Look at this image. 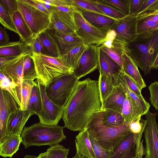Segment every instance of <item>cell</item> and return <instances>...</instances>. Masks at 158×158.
<instances>
[{
	"mask_svg": "<svg viewBox=\"0 0 158 158\" xmlns=\"http://www.w3.org/2000/svg\"><path fill=\"white\" fill-rule=\"evenodd\" d=\"M101 107L98 81L89 78L79 81L64 108V127L74 131L84 129Z\"/></svg>",
	"mask_w": 158,
	"mask_h": 158,
	"instance_id": "1",
	"label": "cell"
},
{
	"mask_svg": "<svg viewBox=\"0 0 158 158\" xmlns=\"http://www.w3.org/2000/svg\"><path fill=\"white\" fill-rule=\"evenodd\" d=\"M104 110L94 113L86 128L89 134L104 149L113 151L131 133L126 123L118 126L106 125L102 122Z\"/></svg>",
	"mask_w": 158,
	"mask_h": 158,
	"instance_id": "2",
	"label": "cell"
},
{
	"mask_svg": "<svg viewBox=\"0 0 158 158\" xmlns=\"http://www.w3.org/2000/svg\"><path fill=\"white\" fill-rule=\"evenodd\" d=\"M64 127L58 125H45L40 123L24 127L21 136V143L25 148L30 146L58 144L66 139L63 129Z\"/></svg>",
	"mask_w": 158,
	"mask_h": 158,
	"instance_id": "3",
	"label": "cell"
},
{
	"mask_svg": "<svg viewBox=\"0 0 158 158\" xmlns=\"http://www.w3.org/2000/svg\"><path fill=\"white\" fill-rule=\"evenodd\" d=\"M127 50L144 74H150L158 52V31L147 38L137 37L127 44Z\"/></svg>",
	"mask_w": 158,
	"mask_h": 158,
	"instance_id": "4",
	"label": "cell"
},
{
	"mask_svg": "<svg viewBox=\"0 0 158 158\" xmlns=\"http://www.w3.org/2000/svg\"><path fill=\"white\" fill-rule=\"evenodd\" d=\"M31 57L35 65L37 79L45 87L56 77L73 73V70L61 56L53 57L33 52Z\"/></svg>",
	"mask_w": 158,
	"mask_h": 158,
	"instance_id": "5",
	"label": "cell"
},
{
	"mask_svg": "<svg viewBox=\"0 0 158 158\" xmlns=\"http://www.w3.org/2000/svg\"><path fill=\"white\" fill-rule=\"evenodd\" d=\"M79 81L73 73L56 77L45 87L46 94L53 102L64 108Z\"/></svg>",
	"mask_w": 158,
	"mask_h": 158,
	"instance_id": "6",
	"label": "cell"
},
{
	"mask_svg": "<svg viewBox=\"0 0 158 158\" xmlns=\"http://www.w3.org/2000/svg\"><path fill=\"white\" fill-rule=\"evenodd\" d=\"M17 1L18 10L30 29L32 39L49 28L50 15L23 2L22 0H17Z\"/></svg>",
	"mask_w": 158,
	"mask_h": 158,
	"instance_id": "7",
	"label": "cell"
},
{
	"mask_svg": "<svg viewBox=\"0 0 158 158\" xmlns=\"http://www.w3.org/2000/svg\"><path fill=\"white\" fill-rule=\"evenodd\" d=\"M74 16L77 26L76 32L85 41L86 45L98 46L104 42L109 29L94 26L84 18L81 13L76 7Z\"/></svg>",
	"mask_w": 158,
	"mask_h": 158,
	"instance_id": "8",
	"label": "cell"
},
{
	"mask_svg": "<svg viewBox=\"0 0 158 158\" xmlns=\"http://www.w3.org/2000/svg\"><path fill=\"white\" fill-rule=\"evenodd\" d=\"M143 133L131 132L114 150V153L110 158H142L146 152L141 141Z\"/></svg>",
	"mask_w": 158,
	"mask_h": 158,
	"instance_id": "9",
	"label": "cell"
},
{
	"mask_svg": "<svg viewBox=\"0 0 158 158\" xmlns=\"http://www.w3.org/2000/svg\"><path fill=\"white\" fill-rule=\"evenodd\" d=\"M30 50L22 55L0 64V71L8 77L17 86L20 107H21V90L23 82V67L25 57Z\"/></svg>",
	"mask_w": 158,
	"mask_h": 158,
	"instance_id": "10",
	"label": "cell"
},
{
	"mask_svg": "<svg viewBox=\"0 0 158 158\" xmlns=\"http://www.w3.org/2000/svg\"><path fill=\"white\" fill-rule=\"evenodd\" d=\"M39 82L42 101V110L38 116L40 122L45 125H57L62 118L64 108L56 104L49 98L46 93L45 87L40 84L39 81Z\"/></svg>",
	"mask_w": 158,
	"mask_h": 158,
	"instance_id": "11",
	"label": "cell"
},
{
	"mask_svg": "<svg viewBox=\"0 0 158 158\" xmlns=\"http://www.w3.org/2000/svg\"><path fill=\"white\" fill-rule=\"evenodd\" d=\"M157 113L150 111L145 115L146 124L144 130L145 142V158H158V124Z\"/></svg>",
	"mask_w": 158,
	"mask_h": 158,
	"instance_id": "12",
	"label": "cell"
},
{
	"mask_svg": "<svg viewBox=\"0 0 158 158\" xmlns=\"http://www.w3.org/2000/svg\"><path fill=\"white\" fill-rule=\"evenodd\" d=\"M137 18L133 15H128L116 20L110 30L115 33V39L128 44L137 37Z\"/></svg>",
	"mask_w": 158,
	"mask_h": 158,
	"instance_id": "13",
	"label": "cell"
},
{
	"mask_svg": "<svg viewBox=\"0 0 158 158\" xmlns=\"http://www.w3.org/2000/svg\"><path fill=\"white\" fill-rule=\"evenodd\" d=\"M98 65V46L89 45L74 69L73 74L79 80L96 69Z\"/></svg>",
	"mask_w": 158,
	"mask_h": 158,
	"instance_id": "14",
	"label": "cell"
},
{
	"mask_svg": "<svg viewBox=\"0 0 158 158\" xmlns=\"http://www.w3.org/2000/svg\"><path fill=\"white\" fill-rule=\"evenodd\" d=\"M20 107L12 96L7 91H0V143L8 136L6 131L7 120L14 111Z\"/></svg>",
	"mask_w": 158,
	"mask_h": 158,
	"instance_id": "15",
	"label": "cell"
},
{
	"mask_svg": "<svg viewBox=\"0 0 158 158\" xmlns=\"http://www.w3.org/2000/svg\"><path fill=\"white\" fill-rule=\"evenodd\" d=\"M74 12H65L52 6L50 15V25L48 29L66 33L76 31L77 26Z\"/></svg>",
	"mask_w": 158,
	"mask_h": 158,
	"instance_id": "16",
	"label": "cell"
},
{
	"mask_svg": "<svg viewBox=\"0 0 158 158\" xmlns=\"http://www.w3.org/2000/svg\"><path fill=\"white\" fill-rule=\"evenodd\" d=\"M115 37L114 31L110 30L104 41L98 47L122 69V56L127 52V44L116 40Z\"/></svg>",
	"mask_w": 158,
	"mask_h": 158,
	"instance_id": "17",
	"label": "cell"
},
{
	"mask_svg": "<svg viewBox=\"0 0 158 158\" xmlns=\"http://www.w3.org/2000/svg\"><path fill=\"white\" fill-rule=\"evenodd\" d=\"M137 18V37L147 38L158 31V10L142 13Z\"/></svg>",
	"mask_w": 158,
	"mask_h": 158,
	"instance_id": "18",
	"label": "cell"
},
{
	"mask_svg": "<svg viewBox=\"0 0 158 158\" xmlns=\"http://www.w3.org/2000/svg\"><path fill=\"white\" fill-rule=\"evenodd\" d=\"M98 48V69L99 73L107 77L116 85L122 68L99 47Z\"/></svg>",
	"mask_w": 158,
	"mask_h": 158,
	"instance_id": "19",
	"label": "cell"
},
{
	"mask_svg": "<svg viewBox=\"0 0 158 158\" xmlns=\"http://www.w3.org/2000/svg\"><path fill=\"white\" fill-rule=\"evenodd\" d=\"M33 114L28 110H22L20 108L12 112L9 116L7 123L8 135H21L25 124Z\"/></svg>",
	"mask_w": 158,
	"mask_h": 158,
	"instance_id": "20",
	"label": "cell"
},
{
	"mask_svg": "<svg viewBox=\"0 0 158 158\" xmlns=\"http://www.w3.org/2000/svg\"><path fill=\"white\" fill-rule=\"evenodd\" d=\"M126 95L121 84L114 85L110 95L102 104L101 110H110L121 114Z\"/></svg>",
	"mask_w": 158,
	"mask_h": 158,
	"instance_id": "21",
	"label": "cell"
},
{
	"mask_svg": "<svg viewBox=\"0 0 158 158\" xmlns=\"http://www.w3.org/2000/svg\"><path fill=\"white\" fill-rule=\"evenodd\" d=\"M53 31L61 55L67 52L77 46L84 44H85V41L76 32L66 33L54 30Z\"/></svg>",
	"mask_w": 158,
	"mask_h": 158,
	"instance_id": "22",
	"label": "cell"
},
{
	"mask_svg": "<svg viewBox=\"0 0 158 158\" xmlns=\"http://www.w3.org/2000/svg\"><path fill=\"white\" fill-rule=\"evenodd\" d=\"M123 71L132 79L142 90L146 86L138 67L131 57L125 52L122 56Z\"/></svg>",
	"mask_w": 158,
	"mask_h": 158,
	"instance_id": "23",
	"label": "cell"
},
{
	"mask_svg": "<svg viewBox=\"0 0 158 158\" xmlns=\"http://www.w3.org/2000/svg\"><path fill=\"white\" fill-rule=\"evenodd\" d=\"M38 36L43 48V55L53 57L61 56L60 50L53 30L47 29Z\"/></svg>",
	"mask_w": 158,
	"mask_h": 158,
	"instance_id": "24",
	"label": "cell"
},
{
	"mask_svg": "<svg viewBox=\"0 0 158 158\" xmlns=\"http://www.w3.org/2000/svg\"><path fill=\"white\" fill-rule=\"evenodd\" d=\"M77 8L88 22L98 28L110 30L117 20L96 12Z\"/></svg>",
	"mask_w": 158,
	"mask_h": 158,
	"instance_id": "25",
	"label": "cell"
},
{
	"mask_svg": "<svg viewBox=\"0 0 158 158\" xmlns=\"http://www.w3.org/2000/svg\"><path fill=\"white\" fill-rule=\"evenodd\" d=\"M75 143L76 152L86 158H96L86 128L80 131Z\"/></svg>",
	"mask_w": 158,
	"mask_h": 158,
	"instance_id": "26",
	"label": "cell"
},
{
	"mask_svg": "<svg viewBox=\"0 0 158 158\" xmlns=\"http://www.w3.org/2000/svg\"><path fill=\"white\" fill-rule=\"evenodd\" d=\"M121 114L125 123L129 125L133 121L141 118L142 116L137 104L127 93L123 105Z\"/></svg>",
	"mask_w": 158,
	"mask_h": 158,
	"instance_id": "27",
	"label": "cell"
},
{
	"mask_svg": "<svg viewBox=\"0 0 158 158\" xmlns=\"http://www.w3.org/2000/svg\"><path fill=\"white\" fill-rule=\"evenodd\" d=\"M12 18L21 42L29 47L33 38L32 34L29 27L18 10L14 14Z\"/></svg>",
	"mask_w": 158,
	"mask_h": 158,
	"instance_id": "28",
	"label": "cell"
},
{
	"mask_svg": "<svg viewBox=\"0 0 158 158\" xmlns=\"http://www.w3.org/2000/svg\"><path fill=\"white\" fill-rule=\"evenodd\" d=\"M21 142V135H8L5 140L0 143V155L4 157L11 158L18 150Z\"/></svg>",
	"mask_w": 158,
	"mask_h": 158,
	"instance_id": "29",
	"label": "cell"
},
{
	"mask_svg": "<svg viewBox=\"0 0 158 158\" xmlns=\"http://www.w3.org/2000/svg\"><path fill=\"white\" fill-rule=\"evenodd\" d=\"M29 50L27 45L20 41L10 42L0 46V56L17 57Z\"/></svg>",
	"mask_w": 158,
	"mask_h": 158,
	"instance_id": "30",
	"label": "cell"
},
{
	"mask_svg": "<svg viewBox=\"0 0 158 158\" xmlns=\"http://www.w3.org/2000/svg\"><path fill=\"white\" fill-rule=\"evenodd\" d=\"M42 109V101L38 80L36 79L29 99L27 110L33 114H40Z\"/></svg>",
	"mask_w": 158,
	"mask_h": 158,
	"instance_id": "31",
	"label": "cell"
},
{
	"mask_svg": "<svg viewBox=\"0 0 158 158\" xmlns=\"http://www.w3.org/2000/svg\"><path fill=\"white\" fill-rule=\"evenodd\" d=\"M88 46L84 44L79 45L61 55L60 56L64 61L74 70Z\"/></svg>",
	"mask_w": 158,
	"mask_h": 158,
	"instance_id": "32",
	"label": "cell"
},
{
	"mask_svg": "<svg viewBox=\"0 0 158 158\" xmlns=\"http://www.w3.org/2000/svg\"><path fill=\"white\" fill-rule=\"evenodd\" d=\"M121 84L123 86L126 93L134 101L138 107L142 116L146 115L149 111L150 106L149 103L146 101L144 98L138 97L128 87L120 73L118 77L117 84Z\"/></svg>",
	"mask_w": 158,
	"mask_h": 158,
	"instance_id": "33",
	"label": "cell"
},
{
	"mask_svg": "<svg viewBox=\"0 0 158 158\" xmlns=\"http://www.w3.org/2000/svg\"><path fill=\"white\" fill-rule=\"evenodd\" d=\"M98 81L102 104L110 95L115 85L112 80L101 74H99Z\"/></svg>",
	"mask_w": 158,
	"mask_h": 158,
	"instance_id": "34",
	"label": "cell"
},
{
	"mask_svg": "<svg viewBox=\"0 0 158 158\" xmlns=\"http://www.w3.org/2000/svg\"><path fill=\"white\" fill-rule=\"evenodd\" d=\"M91 1L103 14L116 20L123 19L127 16L121 11L102 2L100 0Z\"/></svg>",
	"mask_w": 158,
	"mask_h": 158,
	"instance_id": "35",
	"label": "cell"
},
{
	"mask_svg": "<svg viewBox=\"0 0 158 158\" xmlns=\"http://www.w3.org/2000/svg\"><path fill=\"white\" fill-rule=\"evenodd\" d=\"M102 122L105 125L112 127L121 125L125 122L121 113L110 110H104Z\"/></svg>",
	"mask_w": 158,
	"mask_h": 158,
	"instance_id": "36",
	"label": "cell"
},
{
	"mask_svg": "<svg viewBox=\"0 0 158 158\" xmlns=\"http://www.w3.org/2000/svg\"><path fill=\"white\" fill-rule=\"evenodd\" d=\"M31 52L27 55L24 60L23 67V81H34L37 79L33 60L31 57Z\"/></svg>",
	"mask_w": 158,
	"mask_h": 158,
	"instance_id": "37",
	"label": "cell"
},
{
	"mask_svg": "<svg viewBox=\"0 0 158 158\" xmlns=\"http://www.w3.org/2000/svg\"><path fill=\"white\" fill-rule=\"evenodd\" d=\"M35 81H23L21 90V107L22 110L27 109V105Z\"/></svg>",
	"mask_w": 158,
	"mask_h": 158,
	"instance_id": "38",
	"label": "cell"
},
{
	"mask_svg": "<svg viewBox=\"0 0 158 158\" xmlns=\"http://www.w3.org/2000/svg\"><path fill=\"white\" fill-rule=\"evenodd\" d=\"M69 148L57 144L50 147L47 150L48 158H68Z\"/></svg>",
	"mask_w": 158,
	"mask_h": 158,
	"instance_id": "39",
	"label": "cell"
},
{
	"mask_svg": "<svg viewBox=\"0 0 158 158\" xmlns=\"http://www.w3.org/2000/svg\"><path fill=\"white\" fill-rule=\"evenodd\" d=\"M0 22L5 28L18 34L12 18L6 11L0 3Z\"/></svg>",
	"mask_w": 158,
	"mask_h": 158,
	"instance_id": "40",
	"label": "cell"
},
{
	"mask_svg": "<svg viewBox=\"0 0 158 158\" xmlns=\"http://www.w3.org/2000/svg\"><path fill=\"white\" fill-rule=\"evenodd\" d=\"M102 2L121 11L126 16L129 13V0H101Z\"/></svg>",
	"mask_w": 158,
	"mask_h": 158,
	"instance_id": "41",
	"label": "cell"
},
{
	"mask_svg": "<svg viewBox=\"0 0 158 158\" xmlns=\"http://www.w3.org/2000/svg\"><path fill=\"white\" fill-rule=\"evenodd\" d=\"M89 138L96 158H110L114 151L105 149L101 147L89 135Z\"/></svg>",
	"mask_w": 158,
	"mask_h": 158,
	"instance_id": "42",
	"label": "cell"
},
{
	"mask_svg": "<svg viewBox=\"0 0 158 158\" xmlns=\"http://www.w3.org/2000/svg\"><path fill=\"white\" fill-rule=\"evenodd\" d=\"M72 1L75 6L77 8L103 15L91 0H72Z\"/></svg>",
	"mask_w": 158,
	"mask_h": 158,
	"instance_id": "43",
	"label": "cell"
},
{
	"mask_svg": "<svg viewBox=\"0 0 158 158\" xmlns=\"http://www.w3.org/2000/svg\"><path fill=\"white\" fill-rule=\"evenodd\" d=\"M158 10V0H144L139 8L133 16H137L140 14L146 12Z\"/></svg>",
	"mask_w": 158,
	"mask_h": 158,
	"instance_id": "44",
	"label": "cell"
},
{
	"mask_svg": "<svg viewBox=\"0 0 158 158\" xmlns=\"http://www.w3.org/2000/svg\"><path fill=\"white\" fill-rule=\"evenodd\" d=\"M150 93L149 101L156 110H158V82L152 83L148 86Z\"/></svg>",
	"mask_w": 158,
	"mask_h": 158,
	"instance_id": "45",
	"label": "cell"
},
{
	"mask_svg": "<svg viewBox=\"0 0 158 158\" xmlns=\"http://www.w3.org/2000/svg\"><path fill=\"white\" fill-rule=\"evenodd\" d=\"M146 124V120L142 118L135 120L129 125L130 131L134 134L143 133Z\"/></svg>",
	"mask_w": 158,
	"mask_h": 158,
	"instance_id": "46",
	"label": "cell"
},
{
	"mask_svg": "<svg viewBox=\"0 0 158 158\" xmlns=\"http://www.w3.org/2000/svg\"><path fill=\"white\" fill-rule=\"evenodd\" d=\"M121 74L123 77L127 85L131 90L139 98H143L141 94V90L135 82L130 77L125 74L121 69Z\"/></svg>",
	"mask_w": 158,
	"mask_h": 158,
	"instance_id": "47",
	"label": "cell"
},
{
	"mask_svg": "<svg viewBox=\"0 0 158 158\" xmlns=\"http://www.w3.org/2000/svg\"><path fill=\"white\" fill-rule=\"evenodd\" d=\"M0 3L12 18L14 14L18 10L17 0H0Z\"/></svg>",
	"mask_w": 158,
	"mask_h": 158,
	"instance_id": "48",
	"label": "cell"
},
{
	"mask_svg": "<svg viewBox=\"0 0 158 158\" xmlns=\"http://www.w3.org/2000/svg\"><path fill=\"white\" fill-rule=\"evenodd\" d=\"M29 47L31 53L43 54V45L38 36L32 39Z\"/></svg>",
	"mask_w": 158,
	"mask_h": 158,
	"instance_id": "49",
	"label": "cell"
},
{
	"mask_svg": "<svg viewBox=\"0 0 158 158\" xmlns=\"http://www.w3.org/2000/svg\"><path fill=\"white\" fill-rule=\"evenodd\" d=\"M22 1L38 10L50 15V12L45 8L43 4L39 2L38 0H22Z\"/></svg>",
	"mask_w": 158,
	"mask_h": 158,
	"instance_id": "50",
	"label": "cell"
},
{
	"mask_svg": "<svg viewBox=\"0 0 158 158\" xmlns=\"http://www.w3.org/2000/svg\"><path fill=\"white\" fill-rule=\"evenodd\" d=\"M144 1V0H129V13L128 15H134Z\"/></svg>",
	"mask_w": 158,
	"mask_h": 158,
	"instance_id": "51",
	"label": "cell"
},
{
	"mask_svg": "<svg viewBox=\"0 0 158 158\" xmlns=\"http://www.w3.org/2000/svg\"><path fill=\"white\" fill-rule=\"evenodd\" d=\"M10 43L9 35L5 27H0V46L6 45Z\"/></svg>",
	"mask_w": 158,
	"mask_h": 158,
	"instance_id": "52",
	"label": "cell"
},
{
	"mask_svg": "<svg viewBox=\"0 0 158 158\" xmlns=\"http://www.w3.org/2000/svg\"><path fill=\"white\" fill-rule=\"evenodd\" d=\"M14 57L9 56H0V64L9 60L12 58Z\"/></svg>",
	"mask_w": 158,
	"mask_h": 158,
	"instance_id": "53",
	"label": "cell"
},
{
	"mask_svg": "<svg viewBox=\"0 0 158 158\" xmlns=\"http://www.w3.org/2000/svg\"><path fill=\"white\" fill-rule=\"evenodd\" d=\"M158 69V52L153 64L152 69Z\"/></svg>",
	"mask_w": 158,
	"mask_h": 158,
	"instance_id": "54",
	"label": "cell"
},
{
	"mask_svg": "<svg viewBox=\"0 0 158 158\" xmlns=\"http://www.w3.org/2000/svg\"><path fill=\"white\" fill-rule=\"evenodd\" d=\"M38 156L39 158H48L47 152L40 154Z\"/></svg>",
	"mask_w": 158,
	"mask_h": 158,
	"instance_id": "55",
	"label": "cell"
},
{
	"mask_svg": "<svg viewBox=\"0 0 158 158\" xmlns=\"http://www.w3.org/2000/svg\"><path fill=\"white\" fill-rule=\"evenodd\" d=\"M72 158H86L81 154H80L78 152H76L75 155Z\"/></svg>",
	"mask_w": 158,
	"mask_h": 158,
	"instance_id": "56",
	"label": "cell"
},
{
	"mask_svg": "<svg viewBox=\"0 0 158 158\" xmlns=\"http://www.w3.org/2000/svg\"><path fill=\"white\" fill-rule=\"evenodd\" d=\"M23 158H39L38 156H35L27 155L24 156Z\"/></svg>",
	"mask_w": 158,
	"mask_h": 158,
	"instance_id": "57",
	"label": "cell"
}]
</instances>
